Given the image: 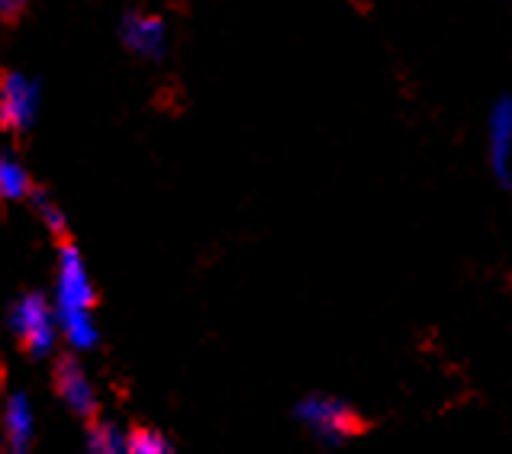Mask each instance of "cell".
Returning <instances> with one entry per match:
<instances>
[{
	"instance_id": "cell-1",
	"label": "cell",
	"mask_w": 512,
	"mask_h": 454,
	"mask_svg": "<svg viewBox=\"0 0 512 454\" xmlns=\"http://www.w3.org/2000/svg\"><path fill=\"white\" fill-rule=\"evenodd\" d=\"M52 310L58 319V335L71 355H91L100 345L97 322V290L87 271L81 248L62 239L55 248V274H52Z\"/></svg>"
},
{
	"instance_id": "cell-2",
	"label": "cell",
	"mask_w": 512,
	"mask_h": 454,
	"mask_svg": "<svg viewBox=\"0 0 512 454\" xmlns=\"http://www.w3.org/2000/svg\"><path fill=\"white\" fill-rule=\"evenodd\" d=\"M7 332L33 361H52L58 355V348H62L52 300L42 290H26V294H20L10 303Z\"/></svg>"
},
{
	"instance_id": "cell-3",
	"label": "cell",
	"mask_w": 512,
	"mask_h": 454,
	"mask_svg": "<svg viewBox=\"0 0 512 454\" xmlns=\"http://www.w3.org/2000/svg\"><path fill=\"white\" fill-rule=\"evenodd\" d=\"M294 419L329 448H339L348 442V438H355L368 429V422H364V416L355 406L339 397H326V393H310V397H303L294 406Z\"/></svg>"
},
{
	"instance_id": "cell-4",
	"label": "cell",
	"mask_w": 512,
	"mask_h": 454,
	"mask_svg": "<svg viewBox=\"0 0 512 454\" xmlns=\"http://www.w3.org/2000/svg\"><path fill=\"white\" fill-rule=\"evenodd\" d=\"M42 113V81L29 71H4L0 75V129L23 136L36 126Z\"/></svg>"
},
{
	"instance_id": "cell-5",
	"label": "cell",
	"mask_w": 512,
	"mask_h": 454,
	"mask_svg": "<svg viewBox=\"0 0 512 454\" xmlns=\"http://www.w3.org/2000/svg\"><path fill=\"white\" fill-rule=\"evenodd\" d=\"M52 387H55V397L75 419L81 422H91L100 413V397H97V384L94 377L87 374L81 355H62L55 358L52 364Z\"/></svg>"
},
{
	"instance_id": "cell-6",
	"label": "cell",
	"mask_w": 512,
	"mask_h": 454,
	"mask_svg": "<svg viewBox=\"0 0 512 454\" xmlns=\"http://www.w3.org/2000/svg\"><path fill=\"white\" fill-rule=\"evenodd\" d=\"M123 49L133 52L142 62H162L168 55V23L149 10H126L116 23Z\"/></svg>"
},
{
	"instance_id": "cell-7",
	"label": "cell",
	"mask_w": 512,
	"mask_h": 454,
	"mask_svg": "<svg viewBox=\"0 0 512 454\" xmlns=\"http://www.w3.org/2000/svg\"><path fill=\"white\" fill-rule=\"evenodd\" d=\"M0 435L7 454H29L36 445V406L26 390H10L0 403Z\"/></svg>"
},
{
	"instance_id": "cell-8",
	"label": "cell",
	"mask_w": 512,
	"mask_h": 454,
	"mask_svg": "<svg viewBox=\"0 0 512 454\" xmlns=\"http://www.w3.org/2000/svg\"><path fill=\"white\" fill-rule=\"evenodd\" d=\"M33 190V174L23 165V158L13 152L0 155V203H29Z\"/></svg>"
},
{
	"instance_id": "cell-9",
	"label": "cell",
	"mask_w": 512,
	"mask_h": 454,
	"mask_svg": "<svg viewBox=\"0 0 512 454\" xmlns=\"http://www.w3.org/2000/svg\"><path fill=\"white\" fill-rule=\"evenodd\" d=\"M84 454H129V429L113 419H91L84 429Z\"/></svg>"
},
{
	"instance_id": "cell-10",
	"label": "cell",
	"mask_w": 512,
	"mask_h": 454,
	"mask_svg": "<svg viewBox=\"0 0 512 454\" xmlns=\"http://www.w3.org/2000/svg\"><path fill=\"white\" fill-rule=\"evenodd\" d=\"M29 203H33V210H36V216H39V223H42V229L49 232V236H55L58 242L62 239H68V213L58 207L55 203V197H49L46 190H33V197H29Z\"/></svg>"
},
{
	"instance_id": "cell-11",
	"label": "cell",
	"mask_w": 512,
	"mask_h": 454,
	"mask_svg": "<svg viewBox=\"0 0 512 454\" xmlns=\"http://www.w3.org/2000/svg\"><path fill=\"white\" fill-rule=\"evenodd\" d=\"M129 454H178V448L158 429H129Z\"/></svg>"
},
{
	"instance_id": "cell-12",
	"label": "cell",
	"mask_w": 512,
	"mask_h": 454,
	"mask_svg": "<svg viewBox=\"0 0 512 454\" xmlns=\"http://www.w3.org/2000/svg\"><path fill=\"white\" fill-rule=\"evenodd\" d=\"M33 0H0V20H17Z\"/></svg>"
}]
</instances>
